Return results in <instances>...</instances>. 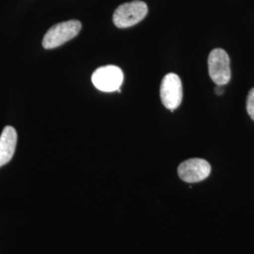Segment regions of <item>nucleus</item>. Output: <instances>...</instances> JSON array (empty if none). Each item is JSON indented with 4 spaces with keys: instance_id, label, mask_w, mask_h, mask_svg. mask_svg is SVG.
<instances>
[{
    "instance_id": "1",
    "label": "nucleus",
    "mask_w": 254,
    "mask_h": 254,
    "mask_svg": "<svg viewBox=\"0 0 254 254\" xmlns=\"http://www.w3.org/2000/svg\"><path fill=\"white\" fill-rule=\"evenodd\" d=\"M81 23L77 20H70L50 27L43 40L46 49H54L77 36L81 30Z\"/></svg>"
},
{
    "instance_id": "2",
    "label": "nucleus",
    "mask_w": 254,
    "mask_h": 254,
    "mask_svg": "<svg viewBox=\"0 0 254 254\" xmlns=\"http://www.w3.org/2000/svg\"><path fill=\"white\" fill-rule=\"evenodd\" d=\"M148 7L142 1H132L119 6L113 14V23L120 28L133 27L145 18Z\"/></svg>"
},
{
    "instance_id": "3",
    "label": "nucleus",
    "mask_w": 254,
    "mask_h": 254,
    "mask_svg": "<svg viewBox=\"0 0 254 254\" xmlns=\"http://www.w3.org/2000/svg\"><path fill=\"white\" fill-rule=\"evenodd\" d=\"M91 81L99 91L105 92L117 91L121 92L120 87L124 82V73L117 66H103L96 69L92 73Z\"/></svg>"
},
{
    "instance_id": "4",
    "label": "nucleus",
    "mask_w": 254,
    "mask_h": 254,
    "mask_svg": "<svg viewBox=\"0 0 254 254\" xmlns=\"http://www.w3.org/2000/svg\"><path fill=\"white\" fill-rule=\"evenodd\" d=\"M209 75L214 83L225 86L231 79L230 58L221 48L214 49L208 57Z\"/></svg>"
},
{
    "instance_id": "5",
    "label": "nucleus",
    "mask_w": 254,
    "mask_h": 254,
    "mask_svg": "<svg viewBox=\"0 0 254 254\" xmlns=\"http://www.w3.org/2000/svg\"><path fill=\"white\" fill-rule=\"evenodd\" d=\"M160 97L166 109L173 111L181 105L183 87L180 77L175 73H168L164 76L160 86Z\"/></svg>"
},
{
    "instance_id": "6",
    "label": "nucleus",
    "mask_w": 254,
    "mask_h": 254,
    "mask_svg": "<svg viewBox=\"0 0 254 254\" xmlns=\"http://www.w3.org/2000/svg\"><path fill=\"white\" fill-rule=\"evenodd\" d=\"M211 173L210 164L201 158H191L180 164L178 175L187 183H198L206 179Z\"/></svg>"
},
{
    "instance_id": "7",
    "label": "nucleus",
    "mask_w": 254,
    "mask_h": 254,
    "mask_svg": "<svg viewBox=\"0 0 254 254\" xmlns=\"http://www.w3.org/2000/svg\"><path fill=\"white\" fill-rule=\"evenodd\" d=\"M17 143V132L12 127H6L0 136V168L9 163Z\"/></svg>"
},
{
    "instance_id": "8",
    "label": "nucleus",
    "mask_w": 254,
    "mask_h": 254,
    "mask_svg": "<svg viewBox=\"0 0 254 254\" xmlns=\"http://www.w3.org/2000/svg\"><path fill=\"white\" fill-rule=\"evenodd\" d=\"M247 111L250 117L254 121V88L250 91L247 98Z\"/></svg>"
},
{
    "instance_id": "9",
    "label": "nucleus",
    "mask_w": 254,
    "mask_h": 254,
    "mask_svg": "<svg viewBox=\"0 0 254 254\" xmlns=\"http://www.w3.org/2000/svg\"><path fill=\"white\" fill-rule=\"evenodd\" d=\"M217 86L218 87L215 89V92H216L217 95H221L223 93V91H224V87L223 86H219V85H217Z\"/></svg>"
}]
</instances>
